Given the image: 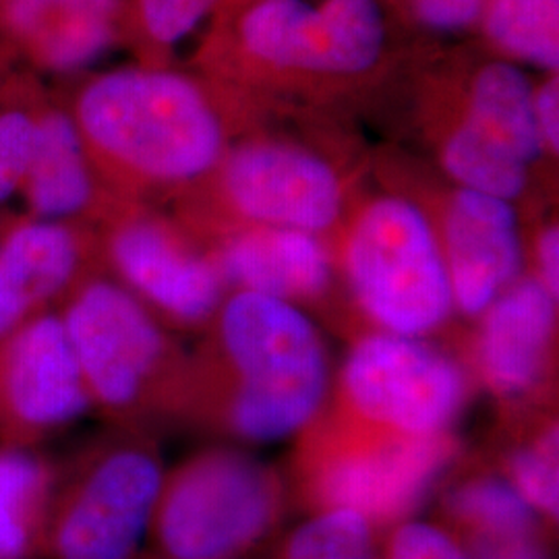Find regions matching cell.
<instances>
[{
    "label": "cell",
    "instance_id": "cell-28",
    "mask_svg": "<svg viewBox=\"0 0 559 559\" xmlns=\"http://www.w3.org/2000/svg\"><path fill=\"white\" fill-rule=\"evenodd\" d=\"M218 0H140L145 32L158 44H179L191 36Z\"/></svg>",
    "mask_w": 559,
    "mask_h": 559
},
{
    "label": "cell",
    "instance_id": "cell-25",
    "mask_svg": "<svg viewBox=\"0 0 559 559\" xmlns=\"http://www.w3.org/2000/svg\"><path fill=\"white\" fill-rule=\"evenodd\" d=\"M558 441V420L543 423L531 438L508 452L501 473L547 528L556 526L559 516Z\"/></svg>",
    "mask_w": 559,
    "mask_h": 559
},
{
    "label": "cell",
    "instance_id": "cell-14",
    "mask_svg": "<svg viewBox=\"0 0 559 559\" xmlns=\"http://www.w3.org/2000/svg\"><path fill=\"white\" fill-rule=\"evenodd\" d=\"M440 237L456 313L483 311L522 276L524 245L514 203L456 189L443 205Z\"/></svg>",
    "mask_w": 559,
    "mask_h": 559
},
{
    "label": "cell",
    "instance_id": "cell-12",
    "mask_svg": "<svg viewBox=\"0 0 559 559\" xmlns=\"http://www.w3.org/2000/svg\"><path fill=\"white\" fill-rule=\"evenodd\" d=\"M222 198L245 226L293 228L318 235L342 216L338 173L318 154L280 141H253L221 164Z\"/></svg>",
    "mask_w": 559,
    "mask_h": 559
},
{
    "label": "cell",
    "instance_id": "cell-23",
    "mask_svg": "<svg viewBox=\"0 0 559 559\" xmlns=\"http://www.w3.org/2000/svg\"><path fill=\"white\" fill-rule=\"evenodd\" d=\"M483 25L503 55L558 73L559 0H487Z\"/></svg>",
    "mask_w": 559,
    "mask_h": 559
},
{
    "label": "cell",
    "instance_id": "cell-3",
    "mask_svg": "<svg viewBox=\"0 0 559 559\" xmlns=\"http://www.w3.org/2000/svg\"><path fill=\"white\" fill-rule=\"evenodd\" d=\"M59 316L94 411L119 429L182 417L191 357L131 293L94 274Z\"/></svg>",
    "mask_w": 559,
    "mask_h": 559
},
{
    "label": "cell",
    "instance_id": "cell-8",
    "mask_svg": "<svg viewBox=\"0 0 559 559\" xmlns=\"http://www.w3.org/2000/svg\"><path fill=\"white\" fill-rule=\"evenodd\" d=\"M473 392L471 371L427 338L367 332L348 350L332 408L404 438L450 436Z\"/></svg>",
    "mask_w": 559,
    "mask_h": 559
},
{
    "label": "cell",
    "instance_id": "cell-20",
    "mask_svg": "<svg viewBox=\"0 0 559 559\" xmlns=\"http://www.w3.org/2000/svg\"><path fill=\"white\" fill-rule=\"evenodd\" d=\"M464 122L526 166L545 152L535 119V90L514 64L491 62L480 69Z\"/></svg>",
    "mask_w": 559,
    "mask_h": 559
},
{
    "label": "cell",
    "instance_id": "cell-7",
    "mask_svg": "<svg viewBox=\"0 0 559 559\" xmlns=\"http://www.w3.org/2000/svg\"><path fill=\"white\" fill-rule=\"evenodd\" d=\"M158 445L119 429L57 466L41 559H138L164 479Z\"/></svg>",
    "mask_w": 559,
    "mask_h": 559
},
{
    "label": "cell",
    "instance_id": "cell-15",
    "mask_svg": "<svg viewBox=\"0 0 559 559\" xmlns=\"http://www.w3.org/2000/svg\"><path fill=\"white\" fill-rule=\"evenodd\" d=\"M94 274L92 242L75 224L29 216L0 228V338L59 311Z\"/></svg>",
    "mask_w": 559,
    "mask_h": 559
},
{
    "label": "cell",
    "instance_id": "cell-30",
    "mask_svg": "<svg viewBox=\"0 0 559 559\" xmlns=\"http://www.w3.org/2000/svg\"><path fill=\"white\" fill-rule=\"evenodd\" d=\"M535 119L539 127L540 140L547 152L558 154L559 150V81L558 75L549 78L535 92Z\"/></svg>",
    "mask_w": 559,
    "mask_h": 559
},
{
    "label": "cell",
    "instance_id": "cell-21",
    "mask_svg": "<svg viewBox=\"0 0 559 559\" xmlns=\"http://www.w3.org/2000/svg\"><path fill=\"white\" fill-rule=\"evenodd\" d=\"M57 466L0 443V559H41Z\"/></svg>",
    "mask_w": 559,
    "mask_h": 559
},
{
    "label": "cell",
    "instance_id": "cell-24",
    "mask_svg": "<svg viewBox=\"0 0 559 559\" xmlns=\"http://www.w3.org/2000/svg\"><path fill=\"white\" fill-rule=\"evenodd\" d=\"M274 559H381V531L353 510H320L280 543Z\"/></svg>",
    "mask_w": 559,
    "mask_h": 559
},
{
    "label": "cell",
    "instance_id": "cell-19",
    "mask_svg": "<svg viewBox=\"0 0 559 559\" xmlns=\"http://www.w3.org/2000/svg\"><path fill=\"white\" fill-rule=\"evenodd\" d=\"M445 526L464 549L543 539L547 524L501 475H471L454 483L443 500Z\"/></svg>",
    "mask_w": 559,
    "mask_h": 559
},
{
    "label": "cell",
    "instance_id": "cell-26",
    "mask_svg": "<svg viewBox=\"0 0 559 559\" xmlns=\"http://www.w3.org/2000/svg\"><path fill=\"white\" fill-rule=\"evenodd\" d=\"M381 559H473L438 522L406 519L381 531Z\"/></svg>",
    "mask_w": 559,
    "mask_h": 559
},
{
    "label": "cell",
    "instance_id": "cell-32",
    "mask_svg": "<svg viewBox=\"0 0 559 559\" xmlns=\"http://www.w3.org/2000/svg\"><path fill=\"white\" fill-rule=\"evenodd\" d=\"M473 559H549L543 539L475 545L466 549Z\"/></svg>",
    "mask_w": 559,
    "mask_h": 559
},
{
    "label": "cell",
    "instance_id": "cell-6",
    "mask_svg": "<svg viewBox=\"0 0 559 559\" xmlns=\"http://www.w3.org/2000/svg\"><path fill=\"white\" fill-rule=\"evenodd\" d=\"M340 270L373 332L429 340L456 316L438 228L415 201H369L346 233Z\"/></svg>",
    "mask_w": 559,
    "mask_h": 559
},
{
    "label": "cell",
    "instance_id": "cell-17",
    "mask_svg": "<svg viewBox=\"0 0 559 559\" xmlns=\"http://www.w3.org/2000/svg\"><path fill=\"white\" fill-rule=\"evenodd\" d=\"M21 198L32 218L73 222L98 201L92 156L78 120L60 110L38 117L36 145Z\"/></svg>",
    "mask_w": 559,
    "mask_h": 559
},
{
    "label": "cell",
    "instance_id": "cell-31",
    "mask_svg": "<svg viewBox=\"0 0 559 559\" xmlns=\"http://www.w3.org/2000/svg\"><path fill=\"white\" fill-rule=\"evenodd\" d=\"M537 274H533L545 286V290L559 299V230L556 224L543 228L537 239Z\"/></svg>",
    "mask_w": 559,
    "mask_h": 559
},
{
    "label": "cell",
    "instance_id": "cell-9",
    "mask_svg": "<svg viewBox=\"0 0 559 559\" xmlns=\"http://www.w3.org/2000/svg\"><path fill=\"white\" fill-rule=\"evenodd\" d=\"M240 40L276 69L359 75L380 60L385 20L378 0H258L240 21Z\"/></svg>",
    "mask_w": 559,
    "mask_h": 559
},
{
    "label": "cell",
    "instance_id": "cell-29",
    "mask_svg": "<svg viewBox=\"0 0 559 559\" xmlns=\"http://www.w3.org/2000/svg\"><path fill=\"white\" fill-rule=\"evenodd\" d=\"M487 0H411L413 15L433 32H462L483 17Z\"/></svg>",
    "mask_w": 559,
    "mask_h": 559
},
{
    "label": "cell",
    "instance_id": "cell-4",
    "mask_svg": "<svg viewBox=\"0 0 559 559\" xmlns=\"http://www.w3.org/2000/svg\"><path fill=\"white\" fill-rule=\"evenodd\" d=\"M288 485L237 448H207L164 473L138 559H247L286 516Z\"/></svg>",
    "mask_w": 559,
    "mask_h": 559
},
{
    "label": "cell",
    "instance_id": "cell-22",
    "mask_svg": "<svg viewBox=\"0 0 559 559\" xmlns=\"http://www.w3.org/2000/svg\"><path fill=\"white\" fill-rule=\"evenodd\" d=\"M441 166L460 189L508 203H514L524 195L531 179V166L483 138L464 120L443 143Z\"/></svg>",
    "mask_w": 559,
    "mask_h": 559
},
{
    "label": "cell",
    "instance_id": "cell-10",
    "mask_svg": "<svg viewBox=\"0 0 559 559\" xmlns=\"http://www.w3.org/2000/svg\"><path fill=\"white\" fill-rule=\"evenodd\" d=\"M104 261L112 280L168 330H205L228 297L212 253L152 216L112 224Z\"/></svg>",
    "mask_w": 559,
    "mask_h": 559
},
{
    "label": "cell",
    "instance_id": "cell-11",
    "mask_svg": "<svg viewBox=\"0 0 559 559\" xmlns=\"http://www.w3.org/2000/svg\"><path fill=\"white\" fill-rule=\"evenodd\" d=\"M92 404L59 311L0 338V443L36 450Z\"/></svg>",
    "mask_w": 559,
    "mask_h": 559
},
{
    "label": "cell",
    "instance_id": "cell-2",
    "mask_svg": "<svg viewBox=\"0 0 559 559\" xmlns=\"http://www.w3.org/2000/svg\"><path fill=\"white\" fill-rule=\"evenodd\" d=\"M90 156L135 187H182L224 158L221 119L193 81L154 69H119L92 81L78 102Z\"/></svg>",
    "mask_w": 559,
    "mask_h": 559
},
{
    "label": "cell",
    "instance_id": "cell-16",
    "mask_svg": "<svg viewBox=\"0 0 559 559\" xmlns=\"http://www.w3.org/2000/svg\"><path fill=\"white\" fill-rule=\"evenodd\" d=\"M228 293H255L295 307L334 299L336 265L325 242L311 233L242 226L212 253Z\"/></svg>",
    "mask_w": 559,
    "mask_h": 559
},
{
    "label": "cell",
    "instance_id": "cell-13",
    "mask_svg": "<svg viewBox=\"0 0 559 559\" xmlns=\"http://www.w3.org/2000/svg\"><path fill=\"white\" fill-rule=\"evenodd\" d=\"M556 334L558 299L533 274H522L479 316L475 373L500 402L535 400L551 376Z\"/></svg>",
    "mask_w": 559,
    "mask_h": 559
},
{
    "label": "cell",
    "instance_id": "cell-18",
    "mask_svg": "<svg viewBox=\"0 0 559 559\" xmlns=\"http://www.w3.org/2000/svg\"><path fill=\"white\" fill-rule=\"evenodd\" d=\"M117 0H11L9 23L44 67L78 71L100 59L115 34Z\"/></svg>",
    "mask_w": 559,
    "mask_h": 559
},
{
    "label": "cell",
    "instance_id": "cell-5",
    "mask_svg": "<svg viewBox=\"0 0 559 559\" xmlns=\"http://www.w3.org/2000/svg\"><path fill=\"white\" fill-rule=\"evenodd\" d=\"M459 454V441L404 438L330 408L302 433L297 487L311 512L353 510L380 531L411 519Z\"/></svg>",
    "mask_w": 559,
    "mask_h": 559
},
{
    "label": "cell",
    "instance_id": "cell-27",
    "mask_svg": "<svg viewBox=\"0 0 559 559\" xmlns=\"http://www.w3.org/2000/svg\"><path fill=\"white\" fill-rule=\"evenodd\" d=\"M38 117L23 110L0 115V205L20 195L36 145Z\"/></svg>",
    "mask_w": 559,
    "mask_h": 559
},
{
    "label": "cell",
    "instance_id": "cell-1",
    "mask_svg": "<svg viewBox=\"0 0 559 559\" xmlns=\"http://www.w3.org/2000/svg\"><path fill=\"white\" fill-rule=\"evenodd\" d=\"M191 357L182 417L249 443L302 433L330 394V355L302 309L228 293Z\"/></svg>",
    "mask_w": 559,
    "mask_h": 559
}]
</instances>
